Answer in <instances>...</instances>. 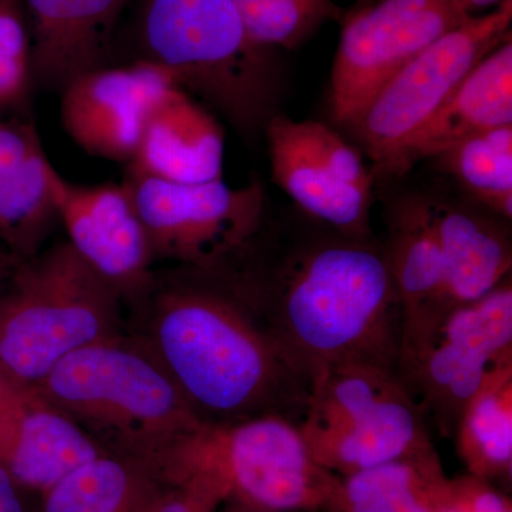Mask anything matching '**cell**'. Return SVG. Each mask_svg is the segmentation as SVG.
I'll use <instances>...</instances> for the list:
<instances>
[{
  "instance_id": "25",
  "label": "cell",
  "mask_w": 512,
  "mask_h": 512,
  "mask_svg": "<svg viewBox=\"0 0 512 512\" xmlns=\"http://www.w3.org/2000/svg\"><path fill=\"white\" fill-rule=\"evenodd\" d=\"M434 160L457 181L466 197L511 221L512 126L464 138Z\"/></svg>"
},
{
  "instance_id": "11",
  "label": "cell",
  "mask_w": 512,
  "mask_h": 512,
  "mask_svg": "<svg viewBox=\"0 0 512 512\" xmlns=\"http://www.w3.org/2000/svg\"><path fill=\"white\" fill-rule=\"evenodd\" d=\"M471 18L461 0H357L340 20L330 84L336 123L348 127L404 64Z\"/></svg>"
},
{
  "instance_id": "4",
  "label": "cell",
  "mask_w": 512,
  "mask_h": 512,
  "mask_svg": "<svg viewBox=\"0 0 512 512\" xmlns=\"http://www.w3.org/2000/svg\"><path fill=\"white\" fill-rule=\"evenodd\" d=\"M143 60L173 74L244 137H258L281 94L276 50L249 36L232 0H143Z\"/></svg>"
},
{
  "instance_id": "13",
  "label": "cell",
  "mask_w": 512,
  "mask_h": 512,
  "mask_svg": "<svg viewBox=\"0 0 512 512\" xmlns=\"http://www.w3.org/2000/svg\"><path fill=\"white\" fill-rule=\"evenodd\" d=\"M53 192L67 242L136 308L153 286L156 258L128 184L77 185L55 170Z\"/></svg>"
},
{
  "instance_id": "28",
  "label": "cell",
  "mask_w": 512,
  "mask_h": 512,
  "mask_svg": "<svg viewBox=\"0 0 512 512\" xmlns=\"http://www.w3.org/2000/svg\"><path fill=\"white\" fill-rule=\"evenodd\" d=\"M224 503L217 485L204 478L187 477L165 483L151 512H220Z\"/></svg>"
},
{
  "instance_id": "32",
  "label": "cell",
  "mask_w": 512,
  "mask_h": 512,
  "mask_svg": "<svg viewBox=\"0 0 512 512\" xmlns=\"http://www.w3.org/2000/svg\"><path fill=\"white\" fill-rule=\"evenodd\" d=\"M0 512H40V494L0 467Z\"/></svg>"
},
{
  "instance_id": "26",
  "label": "cell",
  "mask_w": 512,
  "mask_h": 512,
  "mask_svg": "<svg viewBox=\"0 0 512 512\" xmlns=\"http://www.w3.org/2000/svg\"><path fill=\"white\" fill-rule=\"evenodd\" d=\"M249 36L268 49H296L345 10L333 0H232Z\"/></svg>"
},
{
  "instance_id": "24",
  "label": "cell",
  "mask_w": 512,
  "mask_h": 512,
  "mask_svg": "<svg viewBox=\"0 0 512 512\" xmlns=\"http://www.w3.org/2000/svg\"><path fill=\"white\" fill-rule=\"evenodd\" d=\"M454 439L468 474L511 480L512 366L495 373L468 402Z\"/></svg>"
},
{
  "instance_id": "14",
  "label": "cell",
  "mask_w": 512,
  "mask_h": 512,
  "mask_svg": "<svg viewBox=\"0 0 512 512\" xmlns=\"http://www.w3.org/2000/svg\"><path fill=\"white\" fill-rule=\"evenodd\" d=\"M175 86L173 74L143 59L84 73L63 89V130L89 156L130 164L148 114Z\"/></svg>"
},
{
  "instance_id": "16",
  "label": "cell",
  "mask_w": 512,
  "mask_h": 512,
  "mask_svg": "<svg viewBox=\"0 0 512 512\" xmlns=\"http://www.w3.org/2000/svg\"><path fill=\"white\" fill-rule=\"evenodd\" d=\"M444 262V316L511 276L510 221L468 197L430 194Z\"/></svg>"
},
{
  "instance_id": "31",
  "label": "cell",
  "mask_w": 512,
  "mask_h": 512,
  "mask_svg": "<svg viewBox=\"0 0 512 512\" xmlns=\"http://www.w3.org/2000/svg\"><path fill=\"white\" fill-rule=\"evenodd\" d=\"M30 80L29 60L0 55V110L18 103Z\"/></svg>"
},
{
  "instance_id": "22",
  "label": "cell",
  "mask_w": 512,
  "mask_h": 512,
  "mask_svg": "<svg viewBox=\"0 0 512 512\" xmlns=\"http://www.w3.org/2000/svg\"><path fill=\"white\" fill-rule=\"evenodd\" d=\"M447 480L433 448L339 477L323 512H436Z\"/></svg>"
},
{
  "instance_id": "1",
  "label": "cell",
  "mask_w": 512,
  "mask_h": 512,
  "mask_svg": "<svg viewBox=\"0 0 512 512\" xmlns=\"http://www.w3.org/2000/svg\"><path fill=\"white\" fill-rule=\"evenodd\" d=\"M279 348L315 377L328 367L396 373L402 311L383 241L329 227L296 208L265 220L221 269Z\"/></svg>"
},
{
  "instance_id": "12",
  "label": "cell",
  "mask_w": 512,
  "mask_h": 512,
  "mask_svg": "<svg viewBox=\"0 0 512 512\" xmlns=\"http://www.w3.org/2000/svg\"><path fill=\"white\" fill-rule=\"evenodd\" d=\"M272 177L299 211L353 235H373V174L355 147L318 121L275 114L265 127Z\"/></svg>"
},
{
  "instance_id": "34",
  "label": "cell",
  "mask_w": 512,
  "mask_h": 512,
  "mask_svg": "<svg viewBox=\"0 0 512 512\" xmlns=\"http://www.w3.org/2000/svg\"><path fill=\"white\" fill-rule=\"evenodd\" d=\"M220 512H284L265 510V508L249 507V505L234 503V501H227L222 505Z\"/></svg>"
},
{
  "instance_id": "33",
  "label": "cell",
  "mask_w": 512,
  "mask_h": 512,
  "mask_svg": "<svg viewBox=\"0 0 512 512\" xmlns=\"http://www.w3.org/2000/svg\"><path fill=\"white\" fill-rule=\"evenodd\" d=\"M26 390L28 389L10 380L8 375L0 369V409L18 400Z\"/></svg>"
},
{
  "instance_id": "27",
  "label": "cell",
  "mask_w": 512,
  "mask_h": 512,
  "mask_svg": "<svg viewBox=\"0 0 512 512\" xmlns=\"http://www.w3.org/2000/svg\"><path fill=\"white\" fill-rule=\"evenodd\" d=\"M436 512H512V503L493 481L467 473L448 478Z\"/></svg>"
},
{
  "instance_id": "5",
  "label": "cell",
  "mask_w": 512,
  "mask_h": 512,
  "mask_svg": "<svg viewBox=\"0 0 512 512\" xmlns=\"http://www.w3.org/2000/svg\"><path fill=\"white\" fill-rule=\"evenodd\" d=\"M123 305L69 242H55L0 288V369L32 389L64 357L123 333Z\"/></svg>"
},
{
  "instance_id": "29",
  "label": "cell",
  "mask_w": 512,
  "mask_h": 512,
  "mask_svg": "<svg viewBox=\"0 0 512 512\" xmlns=\"http://www.w3.org/2000/svg\"><path fill=\"white\" fill-rule=\"evenodd\" d=\"M40 147L32 127L0 121V181L15 173Z\"/></svg>"
},
{
  "instance_id": "7",
  "label": "cell",
  "mask_w": 512,
  "mask_h": 512,
  "mask_svg": "<svg viewBox=\"0 0 512 512\" xmlns=\"http://www.w3.org/2000/svg\"><path fill=\"white\" fill-rule=\"evenodd\" d=\"M298 429L313 460L339 477L434 448L399 377L377 366H333L315 375Z\"/></svg>"
},
{
  "instance_id": "15",
  "label": "cell",
  "mask_w": 512,
  "mask_h": 512,
  "mask_svg": "<svg viewBox=\"0 0 512 512\" xmlns=\"http://www.w3.org/2000/svg\"><path fill=\"white\" fill-rule=\"evenodd\" d=\"M384 221L387 237L383 244L402 311L400 360L444 318V262L430 192L393 198Z\"/></svg>"
},
{
  "instance_id": "35",
  "label": "cell",
  "mask_w": 512,
  "mask_h": 512,
  "mask_svg": "<svg viewBox=\"0 0 512 512\" xmlns=\"http://www.w3.org/2000/svg\"><path fill=\"white\" fill-rule=\"evenodd\" d=\"M13 266H15V262L5 252L0 251V288L8 281L10 274H12Z\"/></svg>"
},
{
  "instance_id": "20",
  "label": "cell",
  "mask_w": 512,
  "mask_h": 512,
  "mask_svg": "<svg viewBox=\"0 0 512 512\" xmlns=\"http://www.w3.org/2000/svg\"><path fill=\"white\" fill-rule=\"evenodd\" d=\"M512 126L511 39L485 56L450 99L402 148L386 178L403 177L420 161L440 156L458 141Z\"/></svg>"
},
{
  "instance_id": "19",
  "label": "cell",
  "mask_w": 512,
  "mask_h": 512,
  "mask_svg": "<svg viewBox=\"0 0 512 512\" xmlns=\"http://www.w3.org/2000/svg\"><path fill=\"white\" fill-rule=\"evenodd\" d=\"M101 453L107 451L33 389L0 409V467L37 494Z\"/></svg>"
},
{
  "instance_id": "9",
  "label": "cell",
  "mask_w": 512,
  "mask_h": 512,
  "mask_svg": "<svg viewBox=\"0 0 512 512\" xmlns=\"http://www.w3.org/2000/svg\"><path fill=\"white\" fill-rule=\"evenodd\" d=\"M512 0L439 37L367 101L348 127L386 178L394 158L485 56L511 39Z\"/></svg>"
},
{
  "instance_id": "2",
  "label": "cell",
  "mask_w": 512,
  "mask_h": 512,
  "mask_svg": "<svg viewBox=\"0 0 512 512\" xmlns=\"http://www.w3.org/2000/svg\"><path fill=\"white\" fill-rule=\"evenodd\" d=\"M140 340L205 423L278 416L298 426L312 376L269 336L224 272L156 275L136 306Z\"/></svg>"
},
{
  "instance_id": "6",
  "label": "cell",
  "mask_w": 512,
  "mask_h": 512,
  "mask_svg": "<svg viewBox=\"0 0 512 512\" xmlns=\"http://www.w3.org/2000/svg\"><path fill=\"white\" fill-rule=\"evenodd\" d=\"M157 471L165 483L200 477L225 503L284 512H323L338 476L313 460L298 426L278 416L201 423L167 454Z\"/></svg>"
},
{
  "instance_id": "3",
  "label": "cell",
  "mask_w": 512,
  "mask_h": 512,
  "mask_svg": "<svg viewBox=\"0 0 512 512\" xmlns=\"http://www.w3.org/2000/svg\"><path fill=\"white\" fill-rule=\"evenodd\" d=\"M32 389L101 450L156 470L178 441L204 423L153 353L123 333L64 357Z\"/></svg>"
},
{
  "instance_id": "30",
  "label": "cell",
  "mask_w": 512,
  "mask_h": 512,
  "mask_svg": "<svg viewBox=\"0 0 512 512\" xmlns=\"http://www.w3.org/2000/svg\"><path fill=\"white\" fill-rule=\"evenodd\" d=\"M0 55L30 59V35L22 0H0Z\"/></svg>"
},
{
  "instance_id": "36",
  "label": "cell",
  "mask_w": 512,
  "mask_h": 512,
  "mask_svg": "<svg viewBox=\"0 0 512 512\" xmlns=\"http://www.w3.org/2000/svg\"><path fill=\"white\" fill-rule=\"evenodd\" d=\"M461 2L466 6L468 12L473 15L474 10L498 6L501 2H504V0H461Z\"/></svg>"
},
{
  "instance_id": "17",
  "label": "cell",
  "mask_w": 512,
  "mask_h": 512,
  "mask_svg": "<svg viewBox=\"0 0 512 512\" xmlns=\"http://www.w3.org/2000/svg\"><path fill=\"white\" fill-rule=\"evenodd\" d=\"M131 0H25L32 18L30 77L63 92L100 69L117 22Z\"/></svg>"
},
{
  "instance_id": "21",
  "label": "cell",
  "mask_w": 512,
  "mask_h": 512,
  "mask_svg": "<svg viewBox=\"0 0 512 512\" xmlns=\"http://www.w3.org/2000/svg\"><path fill=\"white\" fill-rule=\"evenodd\" d=\"M164 487L150 464L101 453L43 491L40 512H151Z\"/></svg>"
},
{
  "instance_id": "10",
  "label": "cell",
  "mask_w": 512,
  "mask_h": 512,
  "mask_svg": "<svg viewBox=\"0 0 512 512\" xmlns=\"http://www.w3.org/2000/svg\"><path fill=\"white\" fill-rule=\"evenodd\" d=\"M154 258L181 268L217 271L247 251L265 220L261 183L231 188L224 180L175 184L128 174Z\"/></svg>"
},
{
  "instance_id": "18",
  "label": "cell",
  "mask_w": 512,
  "mask_h": 512,
  "mask_svg": "<svg viewBox=\"0 0 512 512\" xmlns=\"http://www.w3.org/2000/svg\"><path fill=\"white\" fill-rule=\"evenodd\" d=\"M224 133L210 111L171 87L148 114L130 174L175 184L222 180Z\"/></svg>"
},
{
  "instance_id": "8",
  "label": "cell",
  "mask_w": 512,
  "mask_h": 512,
  "mask_svg": "<svg viewBox=\"0 0 512 512\" xmlns=\"http://www.w3.org/2000/svg\"><path fill=\"white\" fill-rule=\"evenodd\" d=\"M512 366V281L444 316L397 363L396 376L427 426L454 437L468 402L488 380Z\"/></svg>"
},
{
  "instance_id": "23",
  "label": "cell",
  "mask_w": 512,
  "mask_h": 512,
  "mask_svg": "<svg viewBox=\"0 0 512 512\" xmlns=\"http://www.w3.org/2000/svg\"><path fill=\"white\" fill-rule=\"evenodd\" d=\"M55 170L40 147L0 181V242L15 264L43 251L47 237L60 222L53 192Z\"/></svg>"
}]
</instances>
